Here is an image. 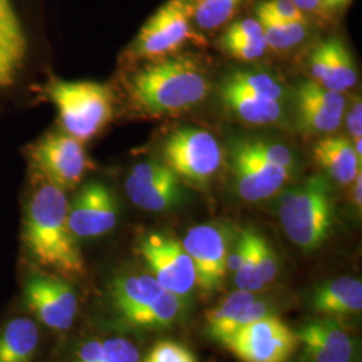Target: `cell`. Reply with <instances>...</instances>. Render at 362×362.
I'll use <instances>...</instances> for the list:
<instances>
[{"instance_id":"1f68e13d","label":"cell","mask_w":362,"mask_h":362,"mask_svg":"<svg viewBox=\"0 0 362 362\" xmlns=\"http://www.w3.org/2000/svg\"><path fill=\"white\" fill-rule=\"evenodd\" d=\"M144 362H197L194 351L175 341H160L151 349Z\"/></svg>"},{"instance_id":"603a6c76","label":"cell","mask_w":362,"mask_h":362,"mask_svg":"<svg viewBox=\"0 0 362 362\" xmlns=\"http://www.w3.org/2000/svg\"><path fill=\"white\" fill-rule=\"evenodd\" d=\"M27 39L13 0H0V58L16 77L25 64Z\"/></svg>"},{"instance_id":"30bf717a","label":"cell","mask_w":362,"mask_h":362,"mask_svg":"<svg viewBox=\"0 0 362 362\" xmlns=\"http://www.w3.org/2000/svg\"><path fill=\"white\" fill-rule=\"evenodd\" d=\"M230 167L236 194L248 203H258L275 196L294 176V172L276 167L255 155L242 137L230 144Z\"/></svg>"},{"instance_id":"484cf974","label":"cell","mask_w":362,"mask_h":362,"mask_svg":"<svg viewBox=\"0 0 362 362\" xmlns=\"http://www.w3.org/2000/svg\"><path fill=\"white\" fill-rule=\"evenodd\" d=\"M223 81L252 95L275 100L279 103H286L288 95L285 85L278 78L264 71L233 70L223 78Z\"/></svg>"},{"instance_id":"9a60e30c","label":"cell","mask_w":362,"mask_h":362,"mask_svg":"<svg viewBox=\"0 0 362 362\" xmlns=\"http://www.w3.org/2000/svg\"><path fill=\"white\" fill-rule=\"evenodd\" d=\"M272 314V308L252 291L238 290L206 313L209 337L223 346L247 325Z\"/></svg>"},{"instance_id":"8fae6325","label":"cell","mask_w":362,"mask_h":362,"mask_svg":"<svg viewBox=\"0 0 362 362\" xmlns=\"http://www.w3.org/2000/svg\"><path fill=\"white\" fill-rule=\"evenodd\" d=\"M182 184L161 160H148L130 170L125 192L136 207L148 212H165L185 202L187 194Z\"/></svg>"},{"instance_id":"5bb4252c","label":"cell","mask_w":362,"mask_h":362,"mask_svg":"<svg viewBox=\"0 0 362 362\" xmlns=\"http://www.w3.org/2000/svg\"><path fill=\"white\" fill-rule=\"evenodd\" d=\"M118 212L113 191L101 181H90L69 203V227L77 239L98 238L116 227Z\"/></svg>"},{"instance_id":"d6a6232c","label":"cell","mask_w":362,"mask_h":362,"mask_svg":"<svg viewBox=\"0 0 362 362\" xmlns=\"http://www.w3.org/2000/svg\"><path fill=\"white\" fill-rule=\"evenodd\" d=\"M100 362H140V351L127 338H107L103 341Z\"/></svg>"},{"instance_id":"2e32d148","label":"cell","mask_w":362,"mask_h":362,"mask_svg":"<svg viewBox=\"0 0 362 362\" xmlns=\"http://www.w3.org/2000/svg\"><path fill=\"white\" fill-rule=\"evenodd\" d=\"M308 69L314 82L342 94L353 89L358 81L353 55L345 42L338 37L326 39L314 49Z\"/></svg>"},{"instance_id":"4dcf8cb0","label":"cell","mask_w":362,"mask_h":362,"mask_svg":"<svg viewBox=\"0 0 362 362\" xmlns=\"http://www.w3.org/2000/svg\"><path fill=\"white\" fill-rule=\"evenodd\" d=\"M252 245H254V252H255L260 279L264 286L270 285L276 279L278 272H279V263H278L276 254L270 242L255 230H252Z\"/></svg>"},{"instance_id":"836d02e7","label":"cell","mask_w":362,"mask_h":362,"mask_svg":"<svg viewBox=\"0 0 362 362\" xmlns=\"http://www.w3.org/2000/svg\"><path fill=\"white\" fill-rule=\"evenodd\" d=\"M220 47L233 58L243 59V61L258 59L260 57H263L269 49L264 38L250 39V40H242V42L226 43V45H220Z\"/></svg>"},{"instance_id":"ffe728a7","label":"cell","mask_w":362,"mask_h":362,"mask_svg":"<svg viewBox=\"0 0 362 362\" xmlns=\"http://www.w3.org/2000/svg\"><path fill=\"white\" fill-rule=\"evenodd\" d=\"M310 300L314 311L326 317H342L361 313V281L351 276L332 279L317 286Z\"/></svg>"},{"instance_id":"3957f363","label":"cell","mask_w":362,"mask_h":362,"mask_svg":"<svg viewBox=\"0 0 362 362\" xmlns=\"http://www.w3.org/2000/svg\"><path fill=\"white\" fill-rule=\"evenodd\" d=\"M276 215L288 240L311 252L327 240L334 221L333 189L327 176L317 173L278 199Z\"/></svg>"},{"instance_id":"60d3db41","label":"cell","mask_w":362,"mask_h":362,"mask_svg":"<svg viewBox=\"0 0 362 362\" xmlns=\"http://www.w3.org/2000/svg\"><path fill=\"white\" fill-rule=\"evenodd\" d=\"M15 76L8 70V67L0 58V88H8L11 86L15 81Z\"/></svg>"},{"instance_id":"6da1fadb","label":"cell","mask_w":362,"mask_h":362,"mask_svg":"<svg viewBox=\"0 0 362 362\" xmlns=\"http://www.w3.org/2000/svg\"><path fill=\"white\" fill-rule=\"evenodd\" d=\"M65 191L33 169L23 223V243L39 267L62 278L86 274L78 239L69 227Z\"/></svg>"},{"instance_id":"7c38bea8","label":"cell","mask_w":362,"mask_h":362,"mask_svg":"<svg viewBox=\"0 0 362 362\" xmlns=\"http://www.w3.org/2000/svg\"><path fill=\"white\" fill-rule=\"evenodd\" d=\"M181 245L194 262L196 285L206 293L219 290L226 279V262L231 248L228 230L219 224L194 226Z\"/></svg>"},{"instance_id":"e575fe53","label":"cell","mask_w":362,"mask_h":362,"mask_svg":"<svg viewBox=\"0 0 362 362\" xmlns=\"http://www.w3.org/2000/svg\"><path fill=\"white\" fill-rule=\"evenodd\" d=\"M263 38V30L258 19H243L233 23L220 38V45Z\"/></svg>"},{"instance_id":"4316f807","label":"cell","mask_w":362,"mask_h":362,"mask_svg":"<svg viewBox=\"0 0 362 362\" xmlns=\"http://www.w3.org/2000/svg\"><path fill=\"white\" fill-rule=\"evenodd\" d=\"M294 101H300L305 104L321 107L330 113L345 115L346 110V98L342 93L329 90L313 79H302L294 91Z\"/></svg>"},{"instance_id":"44dd1931","label":"cell","mask_w":362,"mask_h":362,"mask_svg":"<svg viewBox=\"0 0 362 362\" xmlns=\"http://www.w3.org/2000/svg\"><path fill=\"white\" fill-rule=\"evenodd\" d=\"M313 156L327 176L341 185H349L361 172V158L346 137L327 136L321 139L315 144Z\"/></svg>"},{"instance_id":"5b68a950","label":"cell","mask_w":362,"mask_h":362,"mask_svg":"<svg viewBox=\"0 0 362 362\" xmlns=\"http://www.w3.org/2000/svg\"><path fill=\"white\" fill-rule=\"evenodd\" d=\"M161 161L182 182L206 188L223 164V149L208 130L184 127L172 130L161 144Z\"/></svg>"},{"instance_id":"d4e9b609","label":"cell","mask_w":362,"mask_h":362,"mask_svg":"<svg viewBox=\"0 0 362 362\" xmlns=\"http://www.w3.org/2000/svg\"><path fill=\"white\" fill-rule=\"evenodd\" d=\"M246 0H185L192 25L214 31L224 26Z\"/></svg>"},{"instance_id":"b9f144b4","label":"cell","mask_w":362,"mask_h":362,"mask_svg":"<svg viewBox=\"0 0 362 362\" xmlns=\"http://www.w3.org/2000/svg\"><path fill=\"white\" fill-rule=\"evenodd\" d=\"M325 11H336L348 6L351 0H321Z\"/></svg>"},{"instance_id":"ab89813d","label":"cell","mask_w":362,"mask_h":362,"mask_svg":"<svg viewBox=\"0 0 362 362\" xmlns=\"http://www.w3.org/2000/svg\"><path fill=\"white\" fill-rule=\"evenodd\" d=\"M351 200L354 206L361 209L362 206V175L361 172L357 175V177L353 181V191H351Z\"/></svg>"},{"instance_id":"7a4b0ae2","label":"cell","mask_w":362,"mask_h":362,"mask_svg":"<svg viewBox=\"0 0 362 362\" xmlns=\"http://www.w3.org/2000/svg\"><path fill=\"white\" fill-rule=\"evenodd\" d=\"M130 109L145 118L179 116L202 104L211 85L204 69L187 57L145 61L122 81Z\"/></svg>"},{"instance_id":"74e56055","label":"cell","mask_w":362,"mask_h":362,"mask_svg":"<svg viewBox=\"0 0 362 362\" xmlns=\"http://www.w3.org/2000/svg\"><path fill=\"white\" fill-rule=\"evenodd\" d=\"M103 354V341L93 339L86 342L78 353L77 362H100Z\"/></svg>"},{"instance_id":"8d00e7d4","label":"cell","mask_w":362,"mask_h":362,"mask_svg":"<svg viewBox=\"0 0 362 362\" xmlns=\"http://www.w3.org/2000/svg\"><path fill=\"white\" fill-rule=\"evenodd\" d=\"M345 124L353 139L362 137V103L361 98H354L349 110L346 112Z\"/></svg>"},{"instance_id":"d590c367","label":"cell","mask_w":362,"mask_h":362,"mask_svg":"<svg viewBox=\"0 0 362 362\" xmlns=\"http://www.w3.org/2000/svg\"><path fill=\"white\" fill-rule=\"evenodd\" d=\"M259 4L269 13L287 22H308L305 13L291 0H267Z\"/></svg>"},{"instance_id":"e0dca14e","label":"cell","mask_w":362,"mask_h":362,"mask_svg":"<svg viewBox=\"0 0 362 362\" xmlns=\"http://www.w3.org/2000/svg\"><path fill=\"white\" fill-rule=\"evenodd\" d=\"M296 333L311 362H354L356 360L354 339L333 317L302 325Z\"/></svg>"},{"instance_id":"52a82bcc","label":"cell","mask_w":362,"mask_h":362,"mask_svg":"<svg viewBox=\"0 0 362 362\" xmlns=\"http://www.w3.org/2000/svg\"><path fill=\"white\" fill-rule=\"evenodd\" d=\"M31 167L59 188L73 189L91 168L83 143L65 132L47 133L28 149Z\"/></svg>"},{"instance_id":"277c9868","label":"cell","mask_w":362,"mask_h":362,"mask_svg":"<svg viewBox=\"0 0 362 362\" xmlns=\"http://www.w3.org/2000/svg\"><path fill=\"white\" fill-rule=\"evenodd\" d=\"M46 94L57 107L64 132L81 143L98 136L115 116V93L105 83L52 78Z\"/></svg>"},{"instance_id":"f35d334b","label":"cell","mask_w":362,"mask_h":362,"mask_svg":"<svg viewBox=\"0 0 362 362\" xmlns=\"http://www.w3.org/2000/svg\"><path fill=\"white\" fill-rule=\"evenodd\" d=\"M303 13L325 11L321 0H291Z\"/></svg>"},{"instance_id":"83f0119b","label":"cell","mask_w":362,"mask_h":362,"mask_svg":"<svg viewBox=\"0 0 362 362\" xmlns=\"http://www.w3.org/2000/svg\"><path fill=\"white\" fill-rule=\"evenodd\" d=\"M296 113L298 128L305 133L336 132L344 119V116L341 115L330 113L321 107H315L300 101H296Z\"/></svg>"},{"instance_id":"4fadbf2b","label":"cell","mask_w":362,"mask_h":362,"mask_svg":"<svg viewBox=\"0 0 362 362\" xmlns=\"http://www.w3.org/2000/svg\"><path fill=\"white\" fill-rule=\"evenodd\" d=\"M27 309L52 330L71 327L78 313V298L65 279L34 272L23 290Z\"/></svg>"},{"instance_id":"f1b7e54d","label":"cell","mask_w":362,"mask_h":362,"mask_svg":"<svg viewBox=\"0 0 362 362\" xmlns=\"http://www.w3.org/2000/svg\"><path fill=\"white\" fill-rule=\"evenodd\" d=\"M247 146L259 156L260 158L272 163L276 167L288 169L291 172H297L298 158L294 151L288 148L286 144L270 140V139H262V137H242Z\"/></svg>"},{"instance_id":"9c48e42d","label":"cell","mask_w":362,"mask_h":362,"mask_svg":"<svg viewBox=\"0 0 362 362\" xmlns=\"http://www.w3.org/2000/svg\"><path fill=\"white\" fill-rule=\"evenodd\" d=\"M137 251L160 285L184 299L189 297L196 285V272L181 242L165 233H152L140 240Z\"/></svg>"},{"instance_id":"8992f818","label":"cell","mask_w":362,"mask_h":362,"mask_svg":"<svg viewBox=\"0 0 362 362\" xmlns=\"http://www.w3.org/2000/svg\"><path fill=\"white\" fill-rule=\"evenodd\" d=\"M185 0H168L140 28L125 52V61L145 62L170 57L194 39Z\"/></svg>"},{"instance_id":"ac0fdd59","label":"cell","mask_w":362,"mask_h":362,"mask_svg":"<svg viewBox=\"0 0 362 362\" xmlns=\"http://www.w3.org/2000/svg\"><path fill=\"white\" fill-rule=\"evenodd\" d=\"M221 104L238 119L250 125H279L287 122L286 103L267 100L246 93L221 79L219 86Z\"/></svg>"},{"instance_id":"d6986e66","label":"cell","mask_w":362,"mask_h":362,"mask_svg":"<svg viewBox=\"0 0 362 362\" xmlns=\"http://www.w3.org/2000/svg\"><path fill=\"white\" fill-rule=\"evenodd\" d=\"M164 290L165 288L149 274L128 275L115 281L112 286V299L117 311L128 322L136 325L153 306Z\"/></svg>"},{"instance_id":"f546056e","label":"cell","mask_w":362,"mask_h":362,"mask_svg":"<svg viewBox=\"0 0 362 362\" xmlns=\"http://www.w3.org/2000/svg\"><path fill=\"white\" fill-rule=\"evenodd\" d=\"M243 242H245V252L243 259L240 263V267L235 272V285L238 290H246V291H258L264 287V284L260 279L257 259L254 252L252 245V228H245L242 231Z\"/></svg>"},{"instance_id":"cb8c5ba5","label":"cell","mask_w":362,"mask_h":362,"mask_svg":"<svg viewBox=\"0 0 362 362\" xmlns=\"http://www.w3.org/2000/svg\"><path fill=\"white\" fill-rule=\"evenodd\" d=\"M258 22L263 30V38L267 47L284 52L288 50L308 38V22H287L264 10L260 4L257 7Z\"/></svg>"},{"instance_id":"7402d4cb","label":"cell","mask_w":362,"mask_h":362,"mask_svg":"<svg viewBox=\"0 0 362 362\" xmlns=\"http://www.w3.org/2000/svg\"><path fill=\"white\" fill-rule=\"evenodd\" d=\"M39 345L37 324L18 317L0 330V362H33Z\"/></svg>"},{"instance_id":"ba28073f","label":"cell","mask_w":362,"mask_h":362,"mask_svg":"<svg viewBox=\"0 0 362 362\" xmlns=\"http://www.w3.org/2000/svg\"><path fill=\"white\" fill-rule=\"evenodd\" d=\"M298 345L296 330L269 314L245 326L224 346L242 362H287Z\"/></svg>"}]
</instances>
